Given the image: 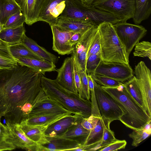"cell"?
<instances>
[{
    "label": "cell",
    "instance_id": "cell-1",
    "mask_svg": "<svg viewBox=\"0 0 151 151\" xmlns=\"http://www.w3.org/2000/svg\"><path fill=\"white\" fill-rule=\"evenodd\" d=\"M43 75L28 67L18 65L0 71V120L6 125H20L35 105L47 97L42 88Z\"/></svg>",
    "mask_w": 151,
    "mask_h": 151
},
{
    "label": "cell",
    "instance_id": "cell-2",
    "mask_svg": "<svg viewBox=\"0 0 151 151\" xmlns=\"http://www.w3.org/2000/svg\"><path fill=\"white\" fill-rule=\"evenodd\" d=\"M42 89L47 97L59 104L73 114L87 118L91 114L92 106L90 100L82 98L79 94L70 91L61 86L56 79L42 76Z\"/></svg>",
    "mask_w": 151,
    "mask_h": 151
},
{
    "label": "cell",
    "instance_id": "cell-3",
    "mask_svg": "<svg viewBox=\"0 0 151 151\" xmlns=\"http://www.w3.org/2000/svg\"><path fill=\"white\" fill-rule=\"evenodd\" d=\"M102 88L115 100L124 114L120 121L133 130L140 129L151 122V117L131 96L123 84L114 87Z\"/></svg>",
    "mask_w": 151,
    "mask_h": 151
},
{
    "label": "cell",
    "instance_id": "cell-4",
    "mask_svg": "<svg viewBox=\"0 0 151 151\" xmlns=\"http://www.w3.org/2000/svg\"><path fill=\"white\" fill-rule=\"evenodd\" d=\"M100 36L101 60L129 64V56L111 23L104 22L98 26Z\"/></svg>",
    "mask_w": 151,
    "mask_h": 151
},
{
    "label": "cell",
    "instance_id": "cell-5",
    "mask_svg": "<svg viewBox=\"0 0 151 151\" xmlns=\"http://www.w3.org/2000/svg\"><path fill=\"white\" fill-rule=\"evenodd\" d=\"M63 17L88 21L95 26H98L104 22H109L114 25L121 21L111 14L92 5H85L80 0H67L65 9L58 18Z\"/></svg>",
    "mask_w": 151,
    "mask_h": 151
},
{
    "label": "cell",
    "instance_id": "cell-6",
    "mask_svg": "<svg viewBox=\"0 0 151 151\" xmlns=\"http://www.w3.org/2000/svg\"><path fill=\"white\" fill-rule=\"evenodd\" d=\"M92 5L111 14L121 22L132 18L136 10L135 0H96Z\"/></svg>",
    "mask_w": 151,
    "mask_h": 151
},
{
    "label": "cell",
    "instance_id": "cell-7",
    "mask_svg": "<svg viewBox=\"0 0 151 151\" xmlns=\"http://www.w3.org/2000/svg\"><path fill=\"white\" fill-rule=\"evenodd\" d=\"M113 26L129 56L135 45L147 32V30L142 26L125 22H120Z\"/></svg>",
    "mask_w": 151,
    "mask_h": 151
},
{
    "label": "cell",
    "instance_id": "cell-8",
    "mask_svg": "<svg viewBox=\"0 0 151 151\" xmlns=\"http://www.w3.org/2000/svg\"><path fill=\"white\" fill-rule=\"evenodd\" d=\"M93 81L97 103L101 116L111 122L115 120H119L124 114V112L114 99Z\"/></svg>",
    "mask_w": 151,
    "mask_h": 151
},
{
    "label": "cell",
    "instance_id": "cell-9",
    "mask_svg": "<svg viewBox=\"0 0 151 151\" xmlns=\"http://www.w3.org/2000/svg\"><path fill=\"white\" fill-rule=\"evenodd\" d=\"M94 73L106 76L123 83L134 76L133 70L129 64L102 60Z\"/></svg>",
    "mask_w": 151,
    "mask_h": 151
},
{
    "label": "cell",
    "instance_id": "cell-10",
    "mask_svg": "<svg viewBox=\"0 0 151 151\" xmlns=\"http://www.w3.org/2000/svg\"><path fill=\"white\" fill-rule=\"evenodd\" d=\"M135 77L142 93L145 111L151 117V74L145 63L141 61L135 66Z\"/></svg>",
    "mask_w": 151,
    "mask_h": 151
},
{
    "label": "cell",
    "instance_id": "cell-11",
    "mask_svg": "<svg viewBox=\"0 0 151 151\" xmlns=\"http://www.w3.org/2000/svg\"><path fill=\"white\" fill-rule=\"evenodd\" d=\"M7 131L6 140L12 143L16 147L27 151H38L39 145L29 139L19 124L5 125Z\"/></svg>",
    "mask_w": 151,
    "mask_h": 151
},
{
    "label": "cell",
    "instance_id": "cell-12",
    "mask_svg": "<svg viewBox=\"0 0 151 151\" xmlns=\"http://www.w3.org/2000/svg\"><path fill=\"white\" fill-rule=\"evenodd\" d=\"M98 29V26L91 28L84 34L81 39L73 46V49L72 52V56L76 58L81 67L85 72H86V66L88 53Z\"/></svg>",
    "mask_w": 151,
    "mask_h": 151
},
{
    "label": "cell",
    "instance_id": "cell-13",
    "mask_svg": "<svg viewBox=\"0 0 151 151\" xmlns=\"http://www.w3.org/2000/svg\"><path fill=\"white\" fill-rule=\"evenodd\" d=\"M67 0H43L39 21L47 23L50 26L55 25L64 10Z\"/></svg>",
    "mask_w": 151,
    "mask_h": 151
},
{
    "label": "cell",
    "instance_id": "cell-14",
    "mask_svg": "<svg viewBox=\"0 0 151 151\" xmlns=\"http://www.w3.org/2000/svg\"><path fill=\"white\" fill-rule=\"evenodd\" d=\"M73 56L65 59L61 67L56 69L58 75L57 82L66 89L76 94H78L74 79Z\"/></svg>",
    "mask_w": 151,
    "mask_h": 151
},
{
    "label": "cell",
    "instance_id": "cell-15",
    "mask_svg": "<svg viewBox=\"0 0 151 151\" xmlns=\"http://www.w3.org/2000/svg\"><path fill=\"white\" fill-rule=\"evenodd\" d=\"M50 26L53 37L52 50L62 55L72 53L73 48L69 40L76 32L63 31L56 25Z\"/></svg>",
    "mask_w": 151,
    "mask_h": 151
},
{
    "label": "cell",
    "instance_id": "cell-16",
    "mask_svg": "<svg viewBox=\"0 0 151 151\" xmlns=\"http://www.w3.org/2000/svg\"><path fill=\"white\" fill-rule=\"evenodd\" d=\"M46 137L48 141L39 145L38 151H71L81 146L78 142L73 140L57 136Z\"/></svg>",
    "mask_w": 151,
    "mask_h": 151
},
{
    "label": "cell",
    "instance_id": "cell-17",
    "mask_svg": "<svg viewBox=\"0 0 151 151\" xmlns=\"http://www.w3.org/2000/svg\"><path fill=\"white\" fill-rule=\"evenodd\" d=\"M83 117L81 115L73 114L63 118L49 126L45 131V135L49 137L59 136L77 124Z\"/></svg>",
    "mask_w": 151,
    "mask_h": 151
},
{
    "label": "cell",
    "instance_id": "cell-18",
    "mask_svg": "<svg viewBox=\"0 0 151 151\" xmlns=\"http://www.w3.org/2000/svg\"><path fill=\"white\" fill-rule=\"evenodd\" d=\"M63 114H73L60 105L47 97L35 105L28 114L27 118L36 115Z\"/></svg>",
    "mask_w": 151,
    "mask_h": 151
},
{
    "label": "cell",
    "instance_id": "cell-19",
    "mask_svg": "<svg viewBox=\"0 0 151 151\" xmlns=\"http://www.w3.org/2000/svg\"><path fill=\"white\" fill-rule=\"evenodd\" d=\"M43 0H21L22 11L25 19V22L31 25L39 21Z\"/></svg>",
    "mask_w": 151,
    "mask_h": 151
},
{
    "label": "cell",
    "instance_id": "cell-20",
    "mask_svg": "<svg viewBox=\"0 0 151 151\" xmlns=\"http://www.w3.org/2000/svg\"><path fill=\"white\" fill-rule=\"evenodd\" d=\"M55 25L63 31L75 32L88 29L95 26L88 21L66 17L59 18Z\"/></svg>",
    "mask_w": 151,
    "mask_h": 151
},
{
    "label": "cell",
    "instance_id": "cell-21",
    "mask_svg": "<svg viewBox=\"0 0 151 151\" xmlns=\"http://www.w3.org/2000/svg\"><path fill=\"white\" fill-rule=\"evenodd\" d=\"M26 135L38 145L47 143L48 140L45 132L48 127L41 125H31L23 122L20 125Z\"/></svg>",
    "mask_w": 151,
    "mask_h": 151
},
{
    "label": "cell",
    "instance_id": "cell-22",
    "mask_svg": "<svg viewBox=\"0 0 151 151\" xmlns=\"http://www.w3.org/2000/svg\"><path fill=\"white\" fill-rule=\"evenodd\" d=\"M18 64L33 68L45 75L46 72L55 71V63L45 60L19 58L15 59Z\"/></svg>",
    "mask_w": 151,
    "mask_h": 151
},
{
    "label": "cell",
    "instance_id": "cell-23",
    "mask_svg": "<svg viewBox=\"0 0 151 151\" xmlns=\"http://www.w3.org/2000/svg\"><path fill=\"white\" fill-rule=\"evenodd\" d=\"M83 118L77 124L69 128L64 133L57 136L75 140L81 146H83L90 130L86 129L81 125V122Z\"/></svg>",
    "mask_w": 151,
    "mask_h": 151
},
{
    "label": "cell",
    "instance_id": "cell-24",
    "mask_svg": "<svg viewBox=\"0 0 151 151\" xmlns=\"http://www.w3.org/2000/svg\"><path fill=\"white\" fill-rule=\"evenodd\" d=\"M72 114H45L33 115L27 117L24 122L29 125H44L48 127L59 120Z\"/></svg>",
    "mask_w": 151,
    "mask_h": 151
},
{
    "label": "cell",
    "instance_id": "cell-25",
    "mask_svg": "<svg viewBox=\"0 0 151 151\" xmlns=\"http://www.w3.org/2000/svg\"><path fill=\"white\" fill-rule=\"evenodd\" d=\"M22 42L33 52L45 60L57 63L58 58L55 55L47 51L45 48L38 45L34 40L27 37L25 34L22 37Z\"/></svg>",
    "mask_w": 151,
    "mask_h": 151
},
{
    "label": "cell",
    "instance_id": "cell-26",
    "mask_svg": "<svg viewBox=\"0 0 151 151\" xmlns=\"http://www.w3.org/2000/svg\"><path fill=\"white\" fill-rule=\"evenodd\" d=\"M18 65L11 52L9 45L0 39V69L10 70Z\"/></svg>",
    "mask_w": 151,
    "mask_h": 151
},
{
    "label": "cell",
    "instance_id": "cell-27",
    "mask_svg": "<svg viewBox=\"0 0 151 151\" xmlns=\"http://www.w3.org/2000/svg\"><path fill=\"white\" fill-rule=\"evenodd\" d=\"M26 30L24 26L15 28H4L0 32V39L9 45L22 42Z\"/></svg>",
    "mask_w": 151,
    "mask_h": 151
},
{
    "label": "cell",
    "instance_id": "cell-28",
    "mask_svg": "<svg viewBox=\"0 0 151 151\" xmlns=\"http://www.w3.org/2000/svg\"><path fill=\"white\" fill-rule=\"evenodd\" d=\"M20 11V4L17 0H0V22L4 25L8 18Z\"/></svg>",
    "mask_w": 151,
    "mask_h": 151
},
{
    "label": "cell",
    "instance_id": "cell-29",
    "mask_svg": "<svg viewBox=\"0 0 151 151\" xmlns=\"http://www.w3.org/2000/svg\"><path fill=\"white\" fill-rule=\"evenodd\" d=\"M136 10L133 21L139 24L149 17L151 13V0H135Z\"/></svg>",
    "mask_w": 151,
    "mask_h": 151
},
{
    "label": "cell",
    "instance_id": "cell-30",
    "mask_svg": "<svg viewBox=\"0 0 151 151\" xmlns=\"http://www.w3.org/2000/svg\"><path fill=\"white\" fill-rule=\"evenodd\" d=\"M108 120L101 116L95 126L90 131L83 146H89L101 142L104 126Z\"/></svg>",
    "mask_w": 151,
    "mask_h": 151
},
{
    "label": "cell",
    "instance_id": "cell-31",
    "mask_svg": "<svg viewBox=\"0 0 151 151\" xmlns=\"http://www.w3.org/2000/svg\"><path fill=\"white\" fill-rule=\"evenodd\" d=\"M9 48L12 55L15 59L24 58L45 60L32 51L22 42L9 45Z\"/></svg>",
    "mask_w": 151,
    "mask_h": 151
},
{
    "label": "cell",
    "instance_id": "cell-32",
    "mask_svg": "<svg viewBox=\"0 0 151 151\" xmlns=\"http://www.w3.org/2000/svg\"><path fill=\"white\" fill-rule=\"evenodd\" d=\"M124 85L131 96L145 110L142 93L135 76L125 81Z\"/></svg>",
    "mask_w": 151,
    "mask_h": 151
},
{
    "label": "cell",
    "instance_id": "cell-33",
    "mask_svg": "<svg viewBox=\"0 0 151 151\" xmlns=\"http://www.w3.org/2000/svg\"><path fill=\"white\" fill-rule=\"evenodd\" d=\"M151 122L147 123L140 129L133 130V132L129 134V137L133 140L132 146L137 147L140 142L150 135Z\"/></svg>",
    "mask_w": 151,
    "mask_h": 151
},
{
    "label": "cell",
    "instance_id": "cell-34",
    "mask_svg": "<svg viewBox=\"0 0 151 151\" xmlns=\"http://www.w3.org/2000/svg\"><path fill=\"white\" fill-rule=\"evenodd\" d=\"M73 57L76 64L80 78L81 86L80 96L84 99L90 100L91 98V94L88 88L87 74L86 72H84L81 67L76 58L75 57Z\"/></svg>",
    "mask_w": 151,
    "mask_h": 151
},
{
    "label": "cell",
    "instance_id": "cell-35",
    "mask_svg": "<svg viewBox=\"0 0 151 151\" xmlns=\"http://www.w3.org/2000/svg\"><path fill=\"white\" fill-rule=\"evenodd\" d=\"M93 80L102 87H114L123 84L124 83L100 74L93 73L90 74Z\"/></svg>",
    "mask_w": 151,
    "mask_h": 151
},
{
    "label": "cell",
    "instance_id": "cell-36",
    "mask_svg": "<svg viewBox=\"0 0 151 151\" xmlns=\"http://www.w3.org/2000/svg\"><path fill=\"white\" fill-rule=\"evenodd\" d=\"M133 54L134 56L147 57L151 60V42L148 41L139 42L135 46Z\"/></svg>",
    "mask_w": 151,
    "mask_h": 151
},
{
    "label": "cell",
    "instance_id": "cell-37",
    "mask_svg": "<svg viewBox=\"0 0 151 151\" xmlns=\"http://www.w3.org/2000/svg\"><path fill=\"white\" fill-rule=\"evenodd\" d=\"M25 20L22 11H19L8 18L4 25V28H15L23 26Z\"/></svg>",
    "mask_w": 151,
    "mask_h": 151
},
{
    "label": "cell",
    "instance_id": "cell-38",
    "mask_svg": "<svg viewBox=\"0 0 151 151\" xmlns=\"http://www.w3.org/2000/svg\"><path fill=\"white\" fill-rule=\"evenodd\" d=\"M88 88L90 92L92 106L91 114L99 117L101 116L98 108L94 91V85L92 78L90 74H87Z\"/></svg>",
    "mask_w": 151,
    "mask_h": 151
},
{
    "label": "cell",
    "instance_id": "cell-39",
    "mask_svg": "<svg viewBox=\"0 0 151 151\" xmlns=\"http://www.w3.org/2000/svg\"><path fill=\"white\" fill-rule=\"evenodd\" d=\"M101 60V52L91 54L87 58L86 66L87 74L94 73Z\"/></svg>",
    "mask_w": 151,
    "mask_h": 151
},
{
    "label": "cell",
    "instance_id": "cell-40",
    "mask_svg": "<svg viewBox=\"0 0 151 151\" xmlns=\"http://www.w3.org/2000/svg\"><path fill=\"white\" fill-rule=\"evenodd\" d=\"M111 122L108 120L104 127L103 137L101 142V147L106 146L117 139L115 137L114 132L110 128Z\"/></svg>",
    "mask_w": 151,
    "mask_h": 151
},
{
    "label": "cell",
    "instance_id": "cell-41",
    "mask_svg": "<svg viewBox=\"0 0 151 151\" xmlns=\"http://www.w3.org/2000/svg\"><path fill=\"white\" fill-rule=\"evenodd\" d=\"M127 144L125 140L117 139L110 144L100 148L98 151H115L125 148Z\"/></svg>",
    "mask_w": 151,
    "mask_h": 151
},
{
    "label": "cell",
    "instance_id": "cell-42",
    "mask_svg": "<svg viewBox=\"0 0 151 151\" xmlns=\"http://www.w3.org/2000/svg\"><path fill=\"white\" fill-rule=\"evenodd\" d=\"M100 117L91 114L87 118L83 117L81 124L84 128L90 130L95 126Z\"/></svg>",
    "mask_w": 151,
    "mask_h": 151
},
{
    "label": "cell",
    "instance_id": "cell-43",
    "mask_svg": "<svg viewBox=\"0 0 151 151\" xmlns=\"http://www.w3.org/2000/svg\"><path fill=\"white\" fill-rule=\"evenodd\" d=\"M73 67L74 75L75 84L78 93L80 96L81 92V86L80 78L77 67L74 58L73 60Z\"/></svg>",
    "mask_w": 151,
    "mask_h": 151
},
{
    "label": "cell",
    "instance_id": "cell-44",
    "mask_svg": "<svg viewBox=\"0 0 151 151\" xmlns=\"http://www.w3.org/2000/svg\"><path fill=\"white\" fill-rule=\"evenodd\" d=\"M100 45V36L99 30L97 31L88 50L87 58L91 55L95 49Z\"/></svg>",
    "mask_w": 151,
    "mask_h": 151
},
{
    "label": "cell",
    "instance_id": "cell-45",
    "mask_svg": "<svg viewBox=\"0 0 151 151\" xmlns=\"http://www.w3.org/2000/svg\"><path fill=\"white\" fill-rule=\"evenodd\" d=\"M90 28L75 33L70 39L69 40L70 44L73 46L81 39L84 34Z\"/></svg>",
    "mask_w": 151,
    "mask_h": 151
},
{
    "label": "cell",
    "instance_id": "cell-46",
    "mask_svg": "<svg viewBox=\"0 0 151 151\" xmlns=\"http://www.w3.org/2000/svg\"><path fill=\"white\" fill-rule=\"evenodd\" d=\"M7 135V129L5 125L0 132V142L6 140Z\"/></svg>",
    "mask_w": 151,
    "mask_h": 151
},
{
    "label": "cell",
    "instance_id": "cell-47",
    "mask_svg": "<svg viewBox=\"0 0 151 151\" xmlns=\"http://www.w3.org/2000/svg\"><path fill=\"white\" fill-rule=\"evenodd\" d=\"M82 3L85 5L89 6L92 5L96 0H80Z\"/></svg>",
    "mask_w": 151,
    "mask_h": 151
},
{
    "label": "cell",
    "instance_id": "cell-48",
    "mask_svg": "<svg viewBox=\"0 0 151 151\" xmlns=\"http://www.w3.org/2000/svg\"><path fill=\"white\" fill-rule=\"evenodd\" d=\"M101 52L100 45L98 46L94 50L92 54H96Z\"/></svg>",
    "mask_w": 151,
    "mask_h": 151
},
{
    "label": "cell",
    "instance_id": "cell-49",
    "mask_svg": "<svg viewBox=\"0 0 151 151\" xmlns=\"http://www.w3.org/2000/svg\"><path fill=\"white\" fill-rule=\"evenodd\" d=\"M4 29V25L0 22V32Z\"/></svg>",
    "mask_w": 151,
    "mask_h": 151
},
{
    "label": "cell",
    "instance_id": "cell-50",
    "mask_svg": "<svg viewBox=\"0 0 151 151\" xmlns=\"http://www.w3.org/2000/svg\"><path fill=\"white\" fill-rule=\"evenodd\" d=\"M4 124H3L1 122L0 120V132L1 131L2 127L4 126Z\"/></svg>",
    "mask_w": 151,
    "mask_h": 151
},
{
    "label": "cell",
    "instance_id": "cell-51",
    "mask_svg": "<svg viewBox=\"0 0 151 151\" xmlns=\"http://www.w3.org/2000/svg\"><path fill=\"white\" fill-rule=\"evenodd\" d=\"M1 70V69H0V71Z\"/></svg>",
    "mask_w": 151,
    "mask_h": 151
},
{
    "label": "cell",
    "instance_id": "cell-52",
    "mask_svg": "<svg viewBox=\"0 0 151 151\" xmlns=\"http://www.w3.org/2000/svg\"><path fill=\"white\" fill-rule=\"evenodd\" d=\"M20 0V1H21V0Z\"/></svg>",
    "mask_w": 151,
    "mask_h": 151
}]
</instances>
